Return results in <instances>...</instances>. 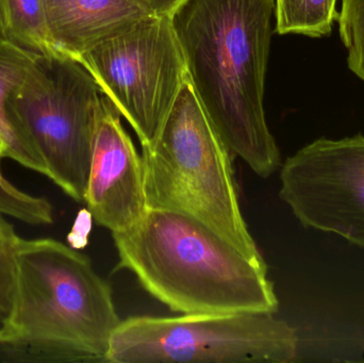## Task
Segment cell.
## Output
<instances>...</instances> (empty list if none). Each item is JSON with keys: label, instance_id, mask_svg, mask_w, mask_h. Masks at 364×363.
I'll list each match as a JSON object with an SVG mask.
<instances>
[{"label": "cell", "instance_id": "1", "mask_svg": "<svg viewBox=\"0 0 364 363\" xmlns=\"http://www.w3.org/2000/svg\"><path fill=\"white\" fill-rule=\"evenodd\" d=\"M274 0H186L171 15L188 79L231 155L269 178L282 156L263 108Z\"/></svg>", "mask_w": 364, "mask_h": 363}, {"label": "cell", "instance_id": "2", "mask_svg": "<svg viewBox=\"0 0 364 363\" xmlns=\"http://www.w3.org/2000/svg\"><path fill=\"white\" fill-rule=\"evenodd\" d=\"M16 288L0 363L108 362L122 320L91 259L53 239L15 243Z\"/></svg>", "mask_w": 364, "mask_h": 363}, {"label": "cell", "instance_id": "3", "mask_svg": "<svg viewBox=\"0 0 364 363\" xmlns=\"http://www.w3.org/2000/svg\"><path fill=\"white\" fill-rule=\"evenodd\" d=\"M117 269L186 315L274 313L279 307L267 264H257L196 217L149 208L140 221L112 234Z\"/></svg>", "mask_w": 364, "mask_h": 363}, {"label": "cell", "instance_id": "4", "mask_svg": "<svg viewBox=\"0 0 364 363\" xmlns=\"http://www.w3.org/2000/svg\"><path fill=\"white\" fill-rule=\"evenodd\" d=\"M231 159L186 76L155 140L142 146L149 208L196 217L265 264L242 215Z\"/></svg>", "mask_w": 364, "mask_h": 363}, {"label": "cell", "instance_id": "5", "mask_svg": "<svg viewBox=\"0 0 364 363\" xmlns=\"http://www.w3.org/2000/svg\"><path fill=\"white\" fill-rule=\"evenodd\" d=\"M102 98L78 61L55 55L36 58L6 99L19 138L44 161L47 177L77 202H85Z\"/></svg>", "mask_w": 364, "mask_h": 363}, {"label": "cell", "instance_id": "6", "mask_svg": "<svg viewBox=\"0 0 364 363\" xmlns=\"http://www.w3.org/2000/svg\"><path fill=\"white\" fill-rule=\"evenodd\" d=\"M296 330L274 313L132 317L113 334L108 363L295 362Z\"/></svg>", "mask_w": 364, "mask_h": 363}, {"label": "cell", "instance_id": "7", "mask_svg": "<svg viewBox=\"0 0 364 363\" xmlns=\"http://www.w3.org/2000/svg\"><path fill=\"white\" fill-rule=\"evenodd\" d=\"M77 61L134 128L151 144L188 76L171 16L151 14L102 40Z\"/></svg>", "mask_w": 364, "mask_h": 363}, {"label": "cell", "instance_id": "8", "mask_svg": "<svg viewBox=\"0 0 364 363\" xmlns=\"http://www.w3.org/2000/svg\"><path fill=\"white\" fill-rule=\"evenodd\" d=\"M279 197L306 229L364 249V136L320 138L287 158Z\"/></svg>", "mask_w": 364, "mask_h": 363}, {"label": "cell", "instance_id": "9", "mask_svg": "<svg viewBox=\"0 0 364 363\" xmlns=\"http://www.w3.org/2000/svg\"><path fill=\"white\" fill-rule=\"evenodd\" d=\"M85 204L94 222L112 234L132 227L149 210L142 156L105 95L94 132Z\"/></svg>", "mask_w": 364, "mask_h": 363}, {"label": "cell", "instance_id": "10", "mask_svg": "<svg viewBox=\"0 0 364 363\" xmlns=\"http://www.w3.org/2000/svg\"><path fill=\"white\" fill-rule=\"evenodd\" d=\"M51 34L60 53L74 60L154 14L146 0H46Z\"/></svg>", "mask_w": 364, "mask_h": 363}, {"label": "cell", "instance_id": "11", "mask_svg": "<svg viewBox=\"0 0 364 363\" xmlns=\"http://www.w3.org/2000/svg\"><path fill=\"white\" fill-rule=\"evenodd\" d=\"M38 57L4 38L0 40V134L8 149L6 158L47 177L44 161L19 138L6 111L9 95L25 78Z\"/></svg>", "mask_w": 364, "mask_h": 363}, {"label": "cell", "instance_id": "12", "mask_svg": "<svg viewBox=\"0 0 364 363\" xmlns=\"http://www.w3.org/2000/svg\"><path fill=\"white\" fill-rule=\"evenodd\" d=\"M0 19L4 40L15 46L38 57L65 55L51 34L46 0H0Z\"/></svg>", "mask_w": 364, "mask_h": 363}, {"label": "cell", "instance_id": "13", "mask_svg": "<svg viewBox=\"0 0 364 363\" xmlns=\"http://www.w3.org/2000/svg\"><path fill=\"white\" fill-rule=\"evenodd\" d=\"M337 0H276V31L322 38L338 21Z\"/></svg>", "mask_w": 364, "mask_h": 363}, {"label": "cell", "instance_id": "14", "mask_svg": "<svg viewBox=\"0 0 364 363\" xmlns=\"http://www.w3.org/2000/svg\"><path fill=\"white\" fill-rule=\"evenodd\" d=\"M0 212L32 226L53 223V210L46 197L19 190L4 177L0 158Z\"/></svg>", "mask_w": 364, "mask_h": 363}, {"label": "cell", "instance_id": "15", "mask_svg": "<svg viewBox=\"0 0 364 363\" xmlns=\"http://www.w3.org/2000/svg\"><path fill=\"white\" fill-rule=\"evenodd\" d=\"M338 21L348 67L364 82V0H342Z\"/></svg>", "mask_w": 364, "mask_h": 363}, {"label": "cell", "instance_id": "16", "mask_svg": "<svg viewBox=\"0 0 364 363\" xmlns=\"http://www.w3.org/2000/svg\"><path fill=\"white\" fill-rule=\"evenodd\" d=\"M14 245H0V322L12 308L16 288V261Z\"/></svg>", "mask_w": 364, "mask_h": 363}, {"label": "cell", "instance_id": "17", "mask_svg": "<svg viewBox=\"0 0 364 363\" xmlns=\"http://www.w3.org/2000/svg\"><path fill=\"white\" fill-rule=\"evenodd\" d=\"M146 1L154 14L171 16L186 0H146Z\"/></svg>", "mask_w": 364, "mask_h": 363}, {"label": "cell", "instance_id": "18", "mask_svg": "<svg viewBox=\"0 0 364 363\" xmlns=\"http://www.w3.org/2000/svg\"><path fill=\"white\" fill-rule=\"evenodd\" d=\"M18 239L12 224L6 221L4 213L0 212V245L13 246Z\"/></svg>", "mask_w": 364, "mask_h": 363}, {"label": "cell", "instance_id": "19", "mask_svg": "<svg viewBox=\"0 0 364 363\" xmlns=\"http://www.w3.org/2000/svg\"><path fill=\"white\" fill-rule=\"evenodd\" d=\"M6 153H8V149H6V143H4V139H2L1 134H0V158H6Z\"/></svg>", "mask_w": 364, "mask_h": 363}, {"label": "cell", "instance_id": "20", "mask_svg": "<svg viewBox=\"0 0 364 363\" xmlns=\"http://www.w3.org/2000/svg\"><path fill=\"white\" fill-rule=\"evenodd\" d=\"M4 40V34H2L1 19H0V40Z\"/></svg>", "mask_w": 364, "mask_h": 363}]
</instances>
